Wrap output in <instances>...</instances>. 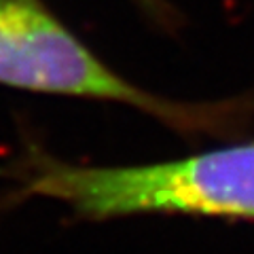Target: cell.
Returning <instances> with one entry per match:
<instances>
[{
  "label": "cell",
  "instance_id": "cell-1",
  "mask_svg": "<svg viewBox=\"0 0 254 254\" xmlns=\"http://www.w3.org/2000/svg\"><path fill=\"white\" fill-rule=\"evenodd\" d=\"M23 193L64 201L87 220L131 214L254 220V142L121 168H78L32 157Z\"/></svg>",
  "mask_w": 254,
  "mask_h": 254
},
{
  "label": "cell",
  "instance_id": "cell-2",
  "mask_svg": "<svg viewBox=\"0 0 254 254\" xmlns=\"http://www.w3.org/2000/svg\"><path fill=\"white\" fill-rule=\"evenodd\" d=\"M0 85L108 100L155 115L178 131H214L235 108L182 104L140 89L100 62L43 0H0Z\"/></svg>",
  "mask_w": 254,
  "mask_h": 254
}]
</instances>
